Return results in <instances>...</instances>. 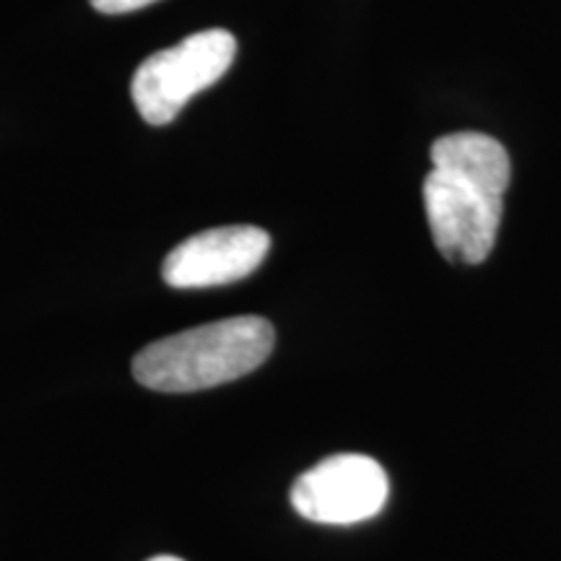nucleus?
Masks as SVG:
<instances>
[{"mask_svg":"<svg viewBox=\"0 0 561 561\" xmlns=\"http://www.w3.org/2000/svg\"><path fill=\"white\" fill-rule=\"evenodd\" d=\"M273 343V325L257 314L208 322L140 348L133 359V377L159 392L219 388L261 367Z\"/></svg>","mask_w":561,"mask_h":561,"instance_id":"f257e3e1","label":"nucleus"},{"mask_svg":"<svg viewBox=\"0 0 561 561\" xmlns=\"http://www.w3.org/2000/svg\"><path fill=\"white\" fill-rule=\"evenodd\" d=\"M234 55L237 39L227 30L191 34L170 50L153 53L130 81L140 117L149 125H170L195 94L227 73Z\"/></svg>","mask_w":561,"mask_h":561,"instance_id":"f03ea898","label":"nucleus"},{"mask_svg":"<svg viewBox=\"0 0 561 561\" xmlns=\"http://www.w3.org/2000/svg\"><path fill=\"white\" fill-rule=\"evenodd\" d=\"M390 496L385 468L369 455L343 453L320 460L291 486V504L305 520L354 525L380 515Z\"/></svg>","mask_w":561,"mask_h":561,"instance_id":"7ed1b4c3","label":"nucleus"},{"mask_svg":"<svg viewBox=\"0 0 561 561\" xmlns=\"http://www.w3.org/2000/svg\"><path fill=\"white\" fill-rule=\"evenodd\" d=\"M424 208L432 240L450 263L479 265L494 250L502 198L432 170L424 180Z\"/></svg>","mask_w":561,"mask_h":561,"instance_id":"20e7f679","label":"nucleus"},{"mask_svg":"<svg viewBox=\"0 0 561 561\" xmlns=\"http://www.w3.org/2000/svg\"><path fill=\"white\" fill-rule=\"evenodd\" d=\"M271 250L268 231L250 224L206 229L180 242L164 265L161 276L172 289H210L248 278L261 268Z\"/></svg>","mask_w":561,"mask_h":561,"instance_id":"39448f33","label":"nucleus"},{"mask_svg":"<svg viewBox=\"0 0 561 561\" xmlns=\"http://www.w3.org/2000/svg\"><path fill=\"white\" fill-rule=\"evenodd\" d=\"M432 164L447 178L494 198H502L512 178L507 149L483 133H450L437 138L432 144Z\"/></svg>","mask_w":561,"mask_h":561,"instance_id":"423d86ee","label":"nucleus"},{"mask_svg":"<svg viewBox=\"0 0 561 561\" xmlns=\"http://www.w3.org/2000/svg\"><path fill=\"white\" fill-rule=\"evenodd\" d=\"M157 3V0H91L100 13H107V16H117V13H130L144 9V5Z\"/></svg>","mask_w":561,"mask_h":561,"instance_id":"0eeeda50","label":"nucleus"},{"mask_svg":"<svg viewBox=\"0 0 561 561\" xmlns=\"http://www.w3.org/2000/svg\"><path fill=\"white\" fill-rule=\"evenodd\" d=\"M149 561H185V559H178V557H153Z\"/></svg>","mask_w":561,"mask_h":561,"instance_id":"6e6552de","label":"nucleus"}]
</instances>
